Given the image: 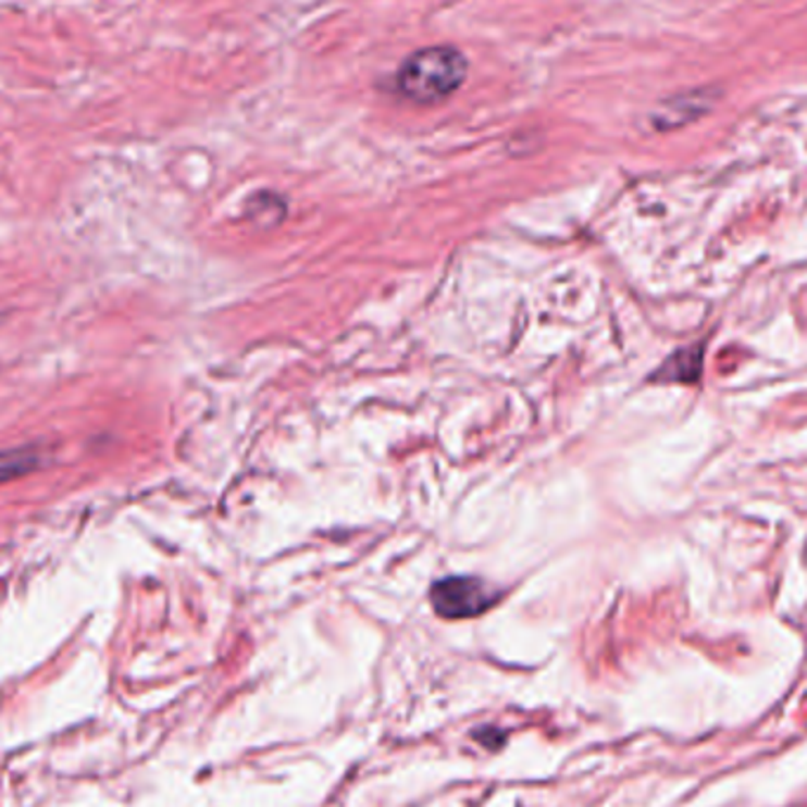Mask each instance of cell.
Segmentation results:
<instances>
[{
    "mask_svg": "<svg viewBox=\"0 0 807 807\" xmlns=\"http://www.w3.org/2000/svg\"><path fill=\"white\" fill-rule=\"evenodd\" d=\"M468 78V58L454 46H430L399 64L397 90L413 104L447 100Z\"/></svg>",
    "mask_w": 807,
    "mask_h": 807,
    "instance_id": "obj_1",
    "label": "cell"
},
{
    "mask_svg": "<svg viewBox=\"0 0 807 807\" xmlns=\"http://www.w3.org/2000/svg\"><path fill=\"white\" fill-rule=\"evenodd\" d=\"M430 600L444 619H472L494 607L498 595L482 579L475 576H451L433 586Z\"/></svg>",
    "mask_w": 807,
    "mask_h": 807,
    "instance_id": "obj_2",
    "label": "cell"
},
{
    "mask_svg": "<svg viewBox=\"0 0 807 807\" xmlns=\"http://www.w3.org/2000/svg\"><path fill=\"white\" fill-rule=\"evenodd\" d=\"M718 100L713 90H690L683 95H675L671 100H666L657 111H654V125L657 128H675V125L690 123L706 114L711 104Z\"/></svg>",
    "mask_w": 807,
    "mask_h": 807,
    "instance_id": "obj_3",
    "label": "cell"
},
{
    "mask_svg": "<svg viewBox=\"0 0 807 807\" xmlns=\"http://www.w3.org/2000/svg\"><path fill=\"white\" fill-rule=\"evenodd\" d=\"M46 461H48L46 454L38 447H34V444H26V447H15V449H3L0 451V486L32 475V472L44 468Z\"/></svg>",
    "mask_w": 807,
    "mask_h": 807,
    "instance_id": "obj_4",
    "label": "cell"
},
{
    "mask_svg": "<svg viewBox=\"0 0 807 807\" xmlns=\"http://www.w3.org/2000/svg\"><path fill=\"white\" fill-rule=\"evenodd\" d=\"M702 347H687V350H678L671 359H666L661 371L654 375L659 381H678V383H694L702 375Z\"/></svg>",
    "mask_w": 807,
    "mask_h": 807,
    "instance_id": "obj_5",
    "label": "cell"
},
{
    "mask_svg": "<svg viewBox=\"0 0 807 807\" xmlns=\"http://www.w3.org/2000/svg\"><path fill=\"white\" fill-rule=\"evenodd\" d=\"M3 319H5V316H3V314H0V322H3Z\"/></svg>",
    "mask_w": 807,
    "mask_h": 807,
    "instance_id": "obj_6",
    "label": "cell"
}]
</instances>
